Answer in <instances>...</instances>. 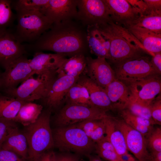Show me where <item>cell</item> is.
Masks as SVG:
<instances>
[{
    "label": "cell",
    "instance_id": "cell-27",
    "mask_svg": "<svg viewBox=\"0 0 161 161\" xmlns=\"http://www.w3.org/2000/svg\"><path fill=\"white\" fill-rule=\"evenodd\" d=\"M122 119L131 127L139 131L145 137L154 128L155 125L150 121L131 113L127 109L120 110Z\"/></svg>",
    "mask_w": 161,
    "mask_h": 161
},
{
    "label": "cell",
    "instance_id": "cell-45",
    "mask_svg": "<svg viewBox=\"0 0 161 161\" xmlns=\"http://www.w3.org/2000/svg\"><path fill=\"white\" fill-rule=\"evenodd\" d=\"M151 11L161 10V0H143Z\"/></svg>",
    "mask_w": 161,
    "mask_h": 161
},
{
    "label": "cell",
    "instance_id": "cell-31",
    "mask_svg": "<svg viewBox=\"0 0 161 161\" xmlns=\"http://www.w3.org/2000/svg\"><path fill=\"white\" fill-rule=\"evenodd\" d=\"M49 0H12V9L16 11H34L41 12L48 4Z\"/></svg>",
    "mask_w": 161,
    "mask_h": 161
},
{
    "label": "cell",
    "instance_id": "cell-3",
    "mask_svg": "<svg viewBox=\"0 0 161 161\" xmlns=\"http://www.w3.org/2000/svg\"><path fill=\"white\" fill-rule=\"evenodd\" d=\"M51 112L49 109L42 111L35 123L25 126L23 132L28 144V161H34L54 147L50 123Z\"/></svg>",
    "mask_w": 161,
    "mask_h": 161
},
{
    "label": "cell",
    "instance_id": "cell-11",
    "mask_svg": "<svg viewBox=\"0 0 161 161\" xmlns=\"http://www.w3.org/2000/svg\"><path fill=\"white\" fill-rule=\"evenodd\" d=\"M4 69L1 75V92L16 88L20 83L33 76L29 59L24 55L13 61Z\"/></svg>",
    "mask_w": 161,
    "mask_h": 161
},
{
    "label": "cell",
    "instance_id": "cell-41",
    "mask_svg": "<svg viewBox=\"0 0 161 161\" xmlns=\"http://www.w3.org/2000/svg\"><path fill=\"white\" fill-rule=\"evenodd\" d=\"M96 153L102 159L107 161H120L123 159L120 157L115 151L95 148Z\"/></svg>",
    "mask_w": 161,
    "mask_h": 161
},
{
    "label": "cell",
    "instance_id": "cell-39",
    "mask_svg": "<svg viewBox=\"0 0 161 161\" xmlns=\"http://www.w3.org/2000/svg\"><path fill=\"white\" fill-rule=\"evenodd\" d=\"M105 134V126L103 119L92 133L89 138L95 143L104 138Z\"/></svg>",
    "mask_w": 161,
    "mask_h": 161
},
{
    "label": "cell",
    "instance_id": "cell-21",
    "mask_svg": "<svg viewBox=\"0 0 161 161\" xmlns=\"http://www.w3.org/2000/svg\"><path fill=\"white\" fill-rule=\"evenodd\" d=\"M104 89L115 109L121 110L127 108L131 98V92L127 85L116 78Z\"/></svg>",
    "mask_w": 161,
    "mask_h": 161
},
{
    "label": "cell",
    "instance_id": "cell-9",
    "mask_svg": "<svg viewBox=\"0 0 161 161\" xmlns=\"http://www.w3.org/2000/svg\"><path fill=\"white\" fill-rule=\"evenodd\" d=\"M160 76L155 74L126 84L131 93L130 102H135L144 106H149L161 92Z\"/></svg>",
    "mask_w": 161,
    "mask_h": 161
},
{
    "label": "cell",
    "instance_id": "cell-4",
    "mask_svg": "<svg viewBox=\"0 0 161 161\" xmlns=\"http://www.w3.org/2000/svg\"><path fill=\"white\" fill-rule=\"evenodd\" d=\"M52 132L54 147L61 151L86 156L95 150V143L75 124L57 127Z\"/></svg>",
    "mask_w": 161,
    "mask_h": 161
},
{
    "label": "cell",
    "instance_id": "cell-36",
    "mask_svg": "<svg viewBox=\"0 0 161 161\" xmlns=\"http://www.w3.org/2000/svg\"><path fill=\"white\" fill-rule=\"evenodd\" d=\"M152 117L156 124H161V98L159 95L150 105Z\"/></svg>",
    "mask_w": 161,
    "mask_h": 161
},
{
    "label": "cell",
    "instance_id": "cell-28",
    "mask_svg": "<svg viewBox=\"0 0 161 161\" xmlns=\"http://www.w3.org/2000/svg\"><path fill=\"white\" fill-rule=\"evenodd\" d=\"M25 102L0 92V118L12 120Z\"/></svg>",
    "mask_w": 161,
    "mask_h": 161
},
{
    "label": "cell",
    "instance_id": "cell-7",
    "mask_svg": "<svg viewBox=\"0 0 161 161\" xmlns=\"http://www.w3.org/2000/svg\"><path fill=\"white\" fill-rule=\"evenodd\" d=\"M107 111L94 106L68 103L58 113L55 122L57 127H60L88 120H101L109 116L106 113Z\"/></svg>",
    "mask_w": 161,
    "mask_h": 161
},
{
    "label": "cell",
    "instance_id": "cell-43",
    "mask_svg": "<svg viewBox=\"0 0 161 161\" xmlns=\"http://www.w3.org/2000/svg\"><path fill=\"white\" fill-rule=\"evenodd\" d=\"M96 148L115 151L112 144L105 136L103 139L95 143V148Z\"/></svg>",
    "mask_w": 161,
    "mask_h": 161
},
{
    "label": "cell",
    "instance_id": "cell-8",
    "mask_svg": "<svg viewBox=\"0 0 161 161\" xmlns=\"http://www.w3.org/2000/svg\"><path fill=\"white\" fill-rule=\"evenodd\" d=\"M114 71L116 78L126 84L158 74L153 67L149 58L142 55L118 64Z\"/></svg>",
    "mask_w": 161,
    "mask_h": 161
},
{
    "label": "cell",
    "instance_id": "cell-10",
    "mask_svg": "<svg viewBox=\"0 0 161 161\" xmlns=\"http://www.w3.org/2000/svg\"><path fill=\"white\" fill-rule=\"evenodd\" d=\"M77 10L75 20L86 27L100 24L110 20L103 0H77Z\"/></svg>",
    "mask_w": 161,
    "mask_h": 161
},
{
    "label": "cell",
    "instance_id": "cell-25",
    "mask_svg": "<svg viewBox=\"0 0 161 161\" xmlns=\"http://www.w3.org/2000/svg\"><path fill=\"white\" fill-rule=\"evenodd\" d=\"M143 28L157 33H161V10L151 11L148 14L139 15L121 25Z\"/></svg>",
    "mask_w": 161,
    "mask_h": 161
},
{
    "label": "cell",
    "instance_id": "cell-29",
    "mask_svg": "<svg viewBox=\"0 0 161 161\" xmlns=\"http://www.w3.org/2000/svg\"><path fill=\"white\" fill-rule=\"evenodd\" d=\"M87 38L90 52L97 57L109 59V53L104 48L100 38V33L95 26L87 27Z\"/></svg>",
    "mask_w": 161,
    "mask_h": 161
},
{
    "label": "cell",
    "instance_id": "cell-2",
    "mask_svg": "<svg viewBox=\"0 0 161 161\" xmlns=\"http://www.w3.org/2000/svg\"><path fill=\"white\" fill-rule=\"evenodd\" d=\"M95 26L109 41V60L116 66L127 60L142 56V52H145L141 44L126 28L111 20Z\"/></svg>",
    "mask_w": 161,
    "mask_h": 161
},
{
    "label": "cell",
    "instance_id": "cell-37",
    "mask_svg": "<svg viewBox=\"0 0 161 161\" xmlns=\"http://www.w3.org/2000/svg\"><path fill=\"white\" fill-rule=\"evenodd\" d=\"M102 120H88L75 124L83 130L89 138L92 133L100 123Z\"/></svg>",
    "mask_w": 161,
    "mask_h": 161
},
{
    "label": "cell",
    "instance_id": "cell-47",
    "mask_svg": "<svg viewBox=\"0 0 161 161\" xmlns=\"http://www.w3.org/2000/svg\"><path fill=\"white\" fill-rule=\"evenodd\" d=\"M86 156L88 158L89 161H103L102 159L97 155H92L89 154Z\"/></svg>",
    "mask_w": 161,
    "mask_h": 161
},
{
    "label": "cell",
    "instance_id": "cell-5",
    "mask_svg": "<svg viewBox=\"0 0 161 161\" xmlns=\"http://www.w3.org/2000/svg\"><path fill=\"white\" fill-rule=\"evenodd\" d=\"M17 25L15 32L16 38L21 43L32 44L49 30L53 23L41 12L34 11H16Z\"/></svg>",
    "mask_w": 161,
    "mask_h": 161
},
{
    "label": "cell",
    "instance_id": "cell-38",
    "mask_svg": "<svg viewBox=\"0 0 161 161\" xmlns=\"http://www.w3.org/2000/svg\"><path fill=\"white\" fill-rule=\"evenodd\" d=\"M132 7L134 9L139 15L149 14L151 11L143 0H127Z\"/></svg>",
    "mask_w": 161,
    "mask_h": 161
},
{
    "label": "cell",
    "instance_id": "cell-26",
    "mask_svg": "<svg viewBox=\"0 0 161 161\" xmlns=\"http://www.w3.org/2000/svg\"><path fill=\"white\" fill-rule=\"evenodd\" d=\"M43 106L40 104L28 102L21 107L16 116L12 120L21 123L24 127L35 123L42 112Z\"/></svg>",
    "mask_w": 161,
    "mask_h": 161
},
{
    "label": "cell",
    "instance_id": "cell-23",
    "mask_svg": "<svg viewBox=\"0 0 161 161\" xmlns=\"http://www.w3.org/2000/svg\"><path fill=\"white\" fill-rule=\"evenodd\" d=\"M0 148L13 152L28 161V146L26 137L17 128L14 130L2 143Z\"/></svg>",
    "mask_w": 161,
    "mask_h": 161
},
{
    "label": "cell",
    "instance_id": "cell-16",
    "mask_svg": "<svg viewBox=\"0 0 161 161\" xmlns=\"http://www.w3.org/2000/svg\"><path fill=\"white\" fill-rule=\"evenodd\" d=\"M77 11V0H49L41 13L53 24L75 20Z\"/></svg>",
    "mask_w": 161,
    "mask_h": 161
},
{
    "label": "cell",
    "instance_id": "cell-35",
    "mask_svg": "<svg viewBox=\"0 0 161 161\" xmlns=\"http://www.w3.org/2000/svg\"><path fill=\"white\" fill-rule=\"evenodd\" d=\"M16 123L12 120L0 118V148L8 136L18 128Z\"/></svg>",
    "mask_w": 161,
    "mask_h": 161
},
{
    "label": "cell",
    "instance_id": "cell-12",
    "mask_svg": "<svg viewBox=\"0 0 161 161\" xmlns=\"http://www.w3.org/2000/svg\"><path fill=\"white\" fill-rule=\"evenodd\" d=\"M116 125L123 133L127 150L139 161H150V152L145 137L126 124L122 119L114 117Z\"/></svg>",
    "mask_w": 161,
    "mask_h": 161
},
{
    "label": "cell",
    "instance_id": "cell-40",
    "mask_svg": "<svg viewBox=\"0 0 161 161\" xmlns=\"http://www.w3.org/2000/svg\"><path fill=\"white\" fill-rule=\"evenodd\" d=\"M0 161H27L12 151L0 148Z\"/></svg>",
    "mask_w": 161,
    "mask_h": 161
},
{
    "label": "cell",
    "instance_id": "cell-19",
    "mask_svg": "<svg viewBox=\"0 0 161 161\" xmlns=\"http://www.w3.org/2000/svg\"><path fill=\"white\" fill-rule=\"evenodd\" d=\"M122 26L137 39L145 51L152 56L155 53L161 52V33H156L146 29L138 27Z\"/></svg>",
    "mask_w": 161,
    "mask_h": 161
},
{
    "label": "cell",
    "instance_id": "cell-17",
    "mask_svg": "<svg viewBox=\"0 0 161 161\" xmlns=\"http://www.w3.org/2000/svg\"><path fill=\"white\" fill-rule=\"evenodd\" d=\"M66 57L64 55L56 53L36 52L33 58L29 59L32 75H38L47 71L57 70L66 58Z\"/></svg>",
    "mask_w": 161,
    "mask_h": 161
},
{
    "label": "cell",
    "instance_id": "cell-13",
    "mask_svg": "<svg viewBox=\"0 0 161 161\" xmlns=\"http://www.w3.org/2000/svg\"><path fill=\"white\" fill-rule=\"evenodd\" d=\"M24 45L8 29L0 32V65L5 69L12 62L27 52Z\"/></svg>",
    "mask_w": 161,
    "mask_h": 161
},
{
    "label": "cell",
    "instance_id": "cell-14",
    "mask_svg": "<svg viewBox=\"0 0 161 161\" xmlns=\"http://www.w3.org/2000/svg\"><path fill=\"white\" fill-rule=\"evenodd\" d=\"M79 78L57 74L46 97L41 100L50 110L57 108L65 98L70 88L77 82Z\"/></svg>",
    "mask_w": 161,
    "mask_h": 161
},
{
    "label": "cell",
    "instance_id": "cell-49",
    "mask_svg": "<svg viewBox=\"0 0 161 161\" xmlns=\"http://www.w3.org/2000/svg\"><path fill=\"white\" fill-rule=\"evenodd\" d=\"M131 161H139L137 160H136L132 156L131 157Z\"/></svg>",
    "mask_w": 161,
    "mask_h": 161
},
{
    "label": "cell",
    "instance_id": "cell-1",
    "mask_svg": "<svg viewBox=\"0 0 161 161\" xmlns=\"http://www.w3.org/2000/svg\"><path fill=\"white\" fill-rule=\"evenodd\" d=\"M24 46L36 52L50 51L70 57L89 51L87 27L75 20L53 23L36 41Z\"/></svg>",
    "mask_w": 161,
    "mask_h": 161
},
{
    "label": "cell",
    "instance_id": "cell-42",
    "mask_svg": "<svg viewBox=\"0 0 161 161\" xmlns=\"http://www.w3.org/2000/svg\"><path fill=\"white\" fill-rule=\"evenodd\" d=\"M150 60L151 64L154 69L158 74L161 73V52L155 53Z\"/></svg>",
    "mask_w": 161,
    "mask_h": 161
},
{
    "label": "cell",
    "instance_id": "cell-50",
    "mask_svg": "<svg viewBox=\"0 0 161 161\" xmlns=\"http://www.w3.org/2000/svg\"><path fill=\"white\" fill-rule=\"evenodd\" d=\"M1 73H2L1 72H0V79H1Z\"/></svg>",
    "mask_w": 161,
    "mask_h": 161
},
{
    "label": "cell",
    "instance_id": "cell-44",
    "mask_svg": "<svg viewBox=\"0 0 161 161\" xmlns=\"http://www.w3.org/2000/svg\"><path fill=\"white\" fill-rule=\"evenodd\" d=\"M33 161H57V155L53 151L49 150Z\"/></svg>",
    "mask_w": 161,
    "mask_h": 161
},
{
    "label": "cell",
    "instance_id": "cell-22",
    "mask_svg": "<svg viewBox=\"0 0 161 161\" xmlns=\"http://www.w3.org/2000/svg\"><path fill=\"white\" fill-rule=\"evenodd\" d=\"M104 121L106 137L112 144L120 157L126 156L128 158L131 155L128 153L123 135L117 126L114 117L109 116L104 118Z\"/></svg>",
    "mask_w": 161,
    "mask_h": 161
},
{
    "label": "cell",
    "instance_id": "cell-20",
    "mask_svg": "<svg viewBox=\"0 0 161 161\" xmlns=\"http://www.w3.org/2000/svg\"><path fill=\"white\" fill-rule=\"evenodd\" d=\"M77 82L86 88L94 106L107 111L115 109L105 89L97 85L88 77L80 76Z\"/></svg>",
    "mask_w": 161,
    "mask_h": 161
},
{
    "label": "cell",
    "instance_id": "cell-18",
    "mask_svg": "<svg viewBox=\"0 0 161 161\" xmlns=\"http://www.w3.org/2000/svg\"><path fill=\"white\" fill-rule=\"evenodd\" d=\"M105 3L110 20L122 25L139 15L127 0H103Z\"/></svg>",
    "mask_w": 161,
    "mask_h": 161
},
{
    "label": "cell",
    "instance_id": "cell-46",
    "mask_svg": "<svg viewBox=\"0 0 161 161\" xmlns=\"http://www.w3.org/2000/svg\"><path fill=\"white\" fill-rule=\"evenodd\" d=\"M150 161H161V152L150 151Z\"/></svg>",
    "mask_w": 161,
    "mask_h": 161
},
{
    "label": "cell",
    "instance_id": "cell-24",
    "mask_svg": "<svg viewBox=\"0 0 161 161\" xmlns=\"http://www.w3.org/2000/svg\"><path fill=\"white\" fill-rule=\"evenodd\" d=\"M86 56L79 54L66 58L56 72L58 75L79 78L82 74H86Z\"/></svg>",
    "mask_w": 161,
    "mask_h": 161
},
{
    "label": "cell",
    "instance_id": "cell-34",
    "mask_svg": "<svg viewBox=\"0 0 161 161\" xmlns=\"http://www.w3.org/2000/svg\"><path fill=\"white\" fill-rule=\"evenodd\" d=\"M133 114L148 120L156 124L151 114L150 106H145L135 102H131L127 108Z\"/></svg>",
    "mask_w": 161,
    "mask_h": 161
},
{
    "label": "cell",
    "instance_id": "cell-6",
    "mask_svg": "<svg viewBox=\"0 0 161 161\" xmlns=\"http://www.w3.org/2000/svg\"><path fill=\"white\" fill-rule=\"evenodd\" d=\"M56 70L45 72L38 75L36 78L31 76L16 88L2 92L26 102L42 100L57 76Z\"/></svg>",
    "mask_w": 161,
    "mask_h": 161
},
{
    "label": "cell",
    "instance_id": "cell-48",
    "mask_svg": "<svg viewBox=\"0 0 161 161\" xmlns=\"http://www.w3.org/2000/svg\"><path fill=\"white\" fill-rule=\"evenodd\" d=\"M132 156L131 155L129 157L127 160H125L123 158L121 159L120 161H131V158Z\"/></svg>",
    "mask_w": 161,
    "mask_h": 161
},
{
    "label": "cell",
    "instance_id": "cell-32",
    "mask_svg": "<svg viewBox=\"0 0 161 161\" xmlns=\"http://www.w3.org/2000/svg\"><path fill=\"white\" fill-rule=\"evenodd\" d=\"M11 0H0V32L7 29L13 22Z\"/></svg>",
    "mask_w": 161,
    "mask_h": 161
},
{
    "label": "cell",
    "instance_id": "cell-15",
    "mask_svg": "<svg viewBox=\"0 0 161 161\" xmlns=\"http://www.w3.org/2000/svg\"><path fill=\"white\" fill-rule=\"evenodd\" d=\"M87 77L104 88L116 78L115 72L105 58L86 56Z\"/></svg>",
    "mask_w": 161,
    "mask_h": 161
},
{
    "label": "cell",
    "instance_id": "cell-30",
    "mask_svg": "<svg viewBox=\"0 0 161 161\" xmlns=\"http://www.w3.org/2000/svg\"><path fill=\"white\" fill-rule=\"evenodd\" d=\"M65 98L68 101V103L94 106L91 102L86 88L77 82L70 88Z\"/></svg>",
    "mask_w": 161,
    "mask_h": 161
},
{
    "label": "cell",
    "instance_id": "cell-33",
    "mask_svg": "<svg viewBox=\"0 0 161 161\" xmlns=\"http://www.w3.org/2000/svg\"><path fill=\"white\" fill-rule=\"evenodd\" d=\"M148 149L150 151L161 152V128L153 129L145 137Z\"/></svg>",
    "mask_w": 161,
    "mask_h": 161
}]
</instances>
